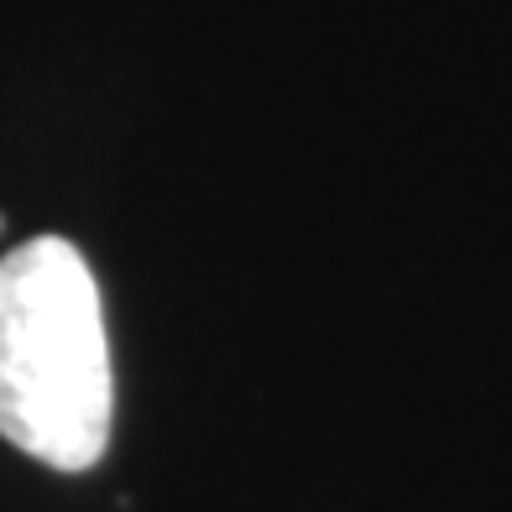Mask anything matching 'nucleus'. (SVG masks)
<instances>
[{
    "mask_svg": "<svg viewBox=\"0 0 512 512\" xmlns=\"http://www.w3.org/2000/svg\"><path fill=\"white\" fill-rule=\"evenodd\" d=\"M115 413L100 283L63 236L0 256V439L63 476L105 460Z\"/></svg>",
    "mask_w": 512,
    "mask_h": 512,
    "instance_id": "f257e3e1",
    "label": "nucleus"
},
{
    "mask_svg": "<svg viewBox=\"0 0 512 512\" xmlns=\"http://www.w3.org/2000/svg\"><path fill=\"white\" fill-rule=\"evenodd\" d=\"M0 230H6V220H0Z\"/></svg>",
    "mask_w": 512,
    "mask_h": 512,
    "instance_id": "f03ea898",
    "label": "nucleus"
}]
</instances>
